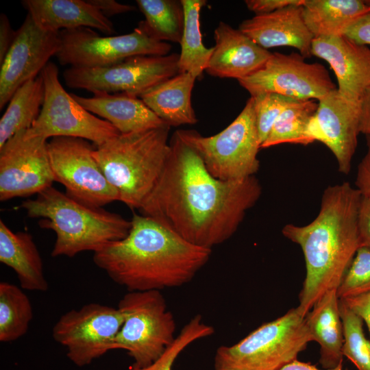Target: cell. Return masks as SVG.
Returning <instances> with one entry per match:
<instances>
[{
	"label": "cell",
	"instance_id": "obj_1",
	"mask_svg": "<svg viewBox=\"0 0 370 370\" xmlns=\"http://www.w3.org/2000/svg\"><path fill=\"white\" fill-rule=\"evenodd\" d=\"M169 146L164 169L138 210L186 241L212 249L235 234L260 199L262 186L255 176L215 178L178 130Z\"/></svg>",
	"mask_w": 370,
	"mask_h": 370
},
{
	"label": "cell",
	"instance_id": "obj_2",
	"mask_svg": "<svg viewBox=\"0 0 370 370\" xmlns=\"http://www.w3.org/2000/svg\"><path fill=\"white\" fill-rule=\"evenodd\" d=\"M123 239L94 252L93 262L129 291H161L190 282L212 249L195 245L153 219L133 213Z\"/></svg>",
	"mask_w": 370,
	"mask_h": 370
},
{
	"label": "cell",
	"instance_id": "obj_3",
	"mask_svg": "<svg viewBox=\"0 0 370 370\" xmlns=\"http://www.w3.org/2000/svg\"><path fill=\"white\" fill-rule=\"evenodd\" d=\"M361 197L347 182L329 186L313 221L282 228L284 236L299 245L304 257L306 277L297 307L303 316L327 291L337 290L360 247L358 212Z\"/></svg>",
	"mask_w": 370,
	"mask_h": 370
},
{
	"label": "cell",
	"instance_id": "obj_4",
	"mask_svg": "<svg viewBox=\"0 0 370 370\" xmlns=\"http://www.w3.org/2000/svg\"><path fill=\"white\" fill-rule=\"evenodd\" d=\"M20 207L29 217L40 218V227L55 232L52 257L94 253L108 243L124 238L132 225L120 214L83 204L52 186Z\"/></svg>",
	"mask_w": 370,
	"mask_h": 370
},
{
	"label": "cell",
	"instance_id": "obj_5",
	"mask_svg": "<svg viewBox=\"0 0 370 370\" xmlns=\"http://www.w3.org/2000/svg\"><path fill=\"white\" fill-rule=\"evenodd\" d=\"M168 125L119 134L96 147L92 155L119 201L138 210L157 183L168 159Z\"/></svg>",
	"mask_w": 370,
	"mask_h": 370
},
{
	"label": "cell",
	"instance_id": "obj_6",
	"mask_svg": "<svg viewBox=\"0 0 370 370\" xmlns=\"http://www.w3.org/2000/svg\"><path fill=\"white\" fill-rule=\"evenodd\" d=\"M312 341L305 316L297 307L291 308L237 343L219 347L214 356V369L280 370L297 359Z\"/></svg>",
	"mask_w": 370,
	"mask_h": 370
},
{
	"label": "cell",
	"instance_id": "obj_7",
	"mask_svg": "<svg viewBox=\"0 0 370 370\" xmlns=\"http://www.w3.org/2000/svg\"><path fill=\"white\" fill-rule=\"evenodd\" d=\"M196 151L215 178L234 181L255 176L260 169V149L253 97L237 117L221 132L204 136L191 130H177Z\"/></svg>",
	"mask_w": 370,
	"mask_h": 370
},
{
	"label": "cell",
	"instance_id": "obj_8",
	"mask_svg": "<svg viewBox=\"0 0 370 370\" xmlns=\"http://www.w3.org/2000/svg\"><path fill=\"white\" fill-rule=\"evenodd\" d=\"M117 308L123 325L113 350L123 349L134 367H144L158 359L174 341L176 324L160 291H129Z\"/></svg>",
	"mask_w": 370,
	"mask_h": 370
},
{
	"label": "cell",
	"instance_id": "obj_9",
	"mask_svg": "<svg viewBox=\"0 0 370 370\" xmlns=\"http://www.w3.org/2000/svg\"><path fill=\"white\" fill-rule=\"evenodd\" d=\"M45 98L40 114L26 130L30 137L45 139L73 137L92 141L96 147L121 134L110 123L86 110L63 88L56 64L49 62L40 73Z\"/></svg>",
	"mask_w": 370,
	"mask_h": 370
},
{
	"label": "cell",
	"instance_id": "obj_10",
	"mask_svg": "<svg viewBox=\"0 0 370 370\" xmlns=\"http://www.w3.org/2000/svg\"><path fill=\"white\" fill-rule=\"evenodd\" d=\"M180 55L136 56L117 63L99 67L70 66L63 73L71 88L92 93H126L139 97L158 84L180 73Z\"/></svg>",
	"mask_w": 370,
	"mask_h": 370
},
{
	"label": "cell",
	"instance_id": "obj_11",
	"mask_svg": "<svg viewBox=\"0 0 370 370\" xmlns=\"http://www.w3.org/2000/svg\"><path fill=\"white\" fill-rule=\"evenodd\" d=\"M61 48L56 57L62 65L99 67L136 56H166L171 45L152 36L142 21L132 32L102 36L90 28L59 32Z\"/></svg>",
	"mask_w": 370,
	"mask_h": 370
},
{
	"label": "cell",
	"instance_id": "obj_12",
	"mask_svg": "<svg viewBox=\"0 0 370 370\" xmlns=\"http://www.w3.org/2000/svg\"><path fill=\"white\" fill-rule=\"evenodd\" d=\"M47 149L54 180L65 187L67 195L95 208L119 201L117 191L95 159L88 140L54 137L48 141Z\"/></svg>",
	"mask_w": 370,
	"mask_h": 370
},
{
	"label": "cell",
	"instance_id": "obj_13",
	"mask_svg": "<svg viewBox=\"0 0 370 370\" xmlns=\"http://www.w3.org/2000/svg\"><path fill=\"white\" fill-rule=\"evenodd\" d=\"M123 322L118 308L90 303L63 314L53 327L52 336L65 347L68 358L82 367L113 350Z\"/></svg>",
	"mask_w": 370,
	"mask_h": 370
},
{
	"label": "cell",
	"instance_id": "obj_14",
	"mask_svg": "<svg viewBox=\"0 0 370 370\" xmlns=\"http://www.w3.org/2000/svg\"><path fill=\"white\" fill-rule=\"evenodd\" d=\"M238 81L251 96L272 92L299 101H318L337 89L324 66L297 53H271L262 68Z\"/></svg>",
	"mask_w": 370,
	"mask_h": 370
},
{
	"label": "cell",
	"instance_id": "obj_15",
	"mask_svg": "<svg viewBox=\"0 0 370 370\" xmlns=\"http://www.w3.org/2000/svg\"><path fill=\"white\" fill-rule=\"evenodd\" d=\"M21 130L0 148V200L38 195L55 182L47 140Z\"/></svg>",
	"mask_w": 370,
	"mask_h": 370
},
{
	"label": "cell",
	"instance_id": "obj_16",
	"mask_svg": "<svg viewBox=\"0 0 370 370\" xmlns=\"http://www.w3.org/2000/svg\"><path fill=\"white\" fill-rule=\"evenodd\" d=\"M60 48L59 32L40 29L27 14L0 64L1 110L21 86L40 74Z\"/></svg>",
	"mask_w": 370,
	"mask_h": 370
},
{
	"label": "cell",
	"instance_id": "obj_17",
	"mask_svg": "<svg viewBox=\"0 0 370 370\" xmlns=\"http://www.w3.org/2000/svg\"><path fill=\"white\" fill-rule=\"evenodd\" d=\"M360 102L343 97L337 89L318 100L308 133L313 141L324 144L334 156L338 171L347 175L358 144L360 132Z\"/></svg>",
	"mask_w": 370,
	"mask_h": 370
},
{
	"label": "cell",
	"instance_id": "obj_18",
	"mask_svg": "<svg viewBox=\"0 0 370 370\" xmlns=\"http://www.w3.org/2000/svg\"><path fill=\"white\" fill-rule=\"evenodd\" d=\"M311 55L326 61L335 73L338 93L359 103L370 88V49L345 35L314 38Z\"/></svg>",
	"mask_w": 370,
	"mask_h": 370
},
{
	"label": "cell",
	"instance_id": "obj_19",
	"mask_svg": "<svg viewBox=\"0 0 370 370\" xmlns=\"http://www.w3.org/2000/svg\"><path fill=\"white\" fill-rule=\"evenodd\" d=\"M302 4L255 15L243 21L238 29L265 49L292 47L304 58L310 57L314 36L304 22Z\"/></svg>",
	"mask_w": 370,
	"mask_h": 370
},
{
	"label": "cell",
	"instance_id": "obj_20",
	"mask_svg": "<svg viewBox=\"0 0 370 370\" xmlns=\"http://www.w3.org/2000/svg\"><path fill=\"white\" fill-rule=\"evenodd\" d=\"M215 45L206 71L220 78L240 80L263 66L272 53L230 25L220 22L214 32Z\"/></svg>",
	"mask_w": 370,
	"mask_h": 370
},
{
	"label": "cell",
	"instance_id": "obj_21",
	"mask_svg": "<svg viewBox=\"0 0 370 370\" xmlns=\"http://www.w3.org/2000/svg\"><path fill=\"white\" fill-rule=\"evenodd\" d=\"M21 3L34 23L47 32L87 27L107 36L115 33L113 23L88 1L23 0Z\"/></svg>",
	"mask_w": 370,
	"mask_h": 370
},
{
	"label": "cell",
	"instance_id": "obj_22",
	"mask_svg": "<svg viewBox=\"0 0 370 370\" xmlns=\"http://www.w3.org/2000/svg\"><path fill=\"white\" fill-rule=\"evenodd\" d=\"M92 94L91 97L71 95L86 110L110 123L121 134L167 125L138 97L104 92Z\"/></svg>",
	"mask_w": 370,
	"mask_h": 370
},
{
	"label": "cell",
	"instance_id": "obj_23",
	"mask_svg": "<svg viewBox=\"0 0 370 370\" xmlns=\"http://www.w3.org/2000/svg\"><path fill=\"white\" fill-rule=\"evenodd\" d=\"M312 341L320 345L319 364L324 369L342 366L343 328L337 290L327 291L305 315Z\"/></svg>",
	"mask_w": 370,
	"mask_h": 370
},
{
	"label": "cell",
	"instance_id": "obj_24",
	"mask_svg": "<svg viewBox=\"0 0 370 370\" xmlns=\"http://www.w3.org/2000/svg\"><path fill=\"white\" fill-rule=\"evenodd\" d=\"M0 262L16 274L21 288L32 291H47L43 263L31 234L12 232L0 220Z\"/></svg>",
	"mask_w": 370,
	"mask_h": 370
},
{
	"label": "cell",
	"instance_id": "obj_25",
	"mask_svg": "<svg viewBox=\"0 0 370 370\" xmlns=\"http://www.w3.org/2000/svg\"><path fill=\"white\" fill-rule=\"evenodd\" d=\"M197 77L180 73L149 88L138 97L170 127L194 125L198 120L191 103Z\"/></svg>",
	"mask_w": 370,
	"mask_h": 370
},
{
	"label": "cell",
	"instance_id": "obj_26",
	"mask_svg": "<svg viewBox=\"0 0 370 370\" xmlns=\"http://www.w3.org/2000/svg\"><path fill=\"white\" fill-rule=\"evenodd\" d=\"M304 22L314 38L343 36L358 18L370 11L361 0H304Z\"/></svg>",
	"mask_w": 370,
	"mask_h": 370
},
{
	"label": "cell",
	"instance_id": "obj_27",
	"mask_svg": "<svg viewBox=\"0 0 370 370\" xmlns=\"http://www.w3.org/2000/svg\"><path fill=\"white\" fill-rule=\"evenodd\" d=\"M44 98L45 86L40 74L15 91L0 120V148L14 134L32 127L40 114Z\"/></svg>",
	"mask_w": 370,
	"mask_h": 370
},
{
	"label": "cell",
	"instance_id": "obj_28",
	"mask_svg": "<svg viewBox=\"0 0 370 370\" xmlns=\"http://www.w3.org/2000/svg\"><path fill=\"white\" fill-rule=\"evenodd\" d=\"M184 14V25L179 54L180 73H188L200 77L208 67L214 47L206 48L202 42L200 12L205 0H180Z\"/></svg>",
	"mask_w": 370,
	"mask_h": 370
},
{
	"label": "cell",
	"instance_id": "obj_29",
	"mask_svg": "<svg viewBox=\"0 0 370 370\" xmlns=\"http://www.w3.org/2000/svg\"><path fill=\"white\" fill-rule=\"evenodd\" d=\"M318 108L316 100L295 101L288 106L273 124L260 148L283 143L308 145L314 141L308 133L312 118Z\"/></svg>",
	"mask_w": 370,
	"mask_h": 370
},
{
	"label": "cell",
	"instance_id": "obj_30",
	"mask_svg": "<svg viewBox=\"0 0 370 370\" xmlns=\"http://www.w3.org/2000/svg\"><path fill=\"white\" fill-rule=\"evenodd\" d=\"M15 284L0 282V341H14L24 336L33 318L32 303Z\"/></svg>",
	"mask_w": 370,
	"mask_h": 370
},
{
	"label": "cell",
	"instance_id": "obj_31",
	"mask_svg": "<svg viewBox=\"0 0 370 370\" xmlns=\"http://www.w3.org/2000/svg\"><path fill=\"white\" fill-rule=\"evenodd\" d=\"M136 2L145 16L142 22L152 36L163 42L180 43L184 25L181 1L136 0Z\"/></svg>",
	"mask_w": 370,
	"mask_h": 370
},
{
	"label": "cell",
	"instance_id": "obj_32",
	"mask_svg": "<svg viewBox=\"0 0 370 370\" xmlns=\"http://www.w3.org/2000/svg\"><path fill=\"white\" fill-rule=\"evenodd\" d=\"M339 310L343 328V355L358 370H370V341L365 336L362 319L341 299Z\"/></svg>",
	"mask_w": 370,
	"mask_h": 370
},
{
	"label": "cell",
	"instance_id": "obj_33",
	"mask_svg": "<svg viewBox=\"0 0 370 370\" xmlns=\"http://www.w3.org/2000/svg\"><path fill=\"white\" fill-rule=\"evenodd\" d=\"M212 326L205 323L201 314H196L182 328L174 341L155 361L144 367H132L130 370H172L179 355L191 343L214 334Z\"/></svg>",
	"mask_w": 370,
	"mask_h": 370
},
{
	"label": "cell",
	"instance_id": "obj_34",
	"mask_svg": "<svg viewBox=\"0 0 370 370\" xmlns=\"http://www.w3.org/2000/svg\"><path fill=\"white\" fill-rule=\"evenodd\" d=\"M369 291L370 248L360 247L337 288V295L344 299Z\"/></svg>",
	"mask_w": 370,
	"mask_h": 370
},
{
	"label": "cell",
	"instance_id": "obj_35",
	"mask_svg": "<svg viewBox=\"0 0 370 370\" xmlns=\"http://www.w3.org/2000/svg\"><path fill=\"white\" fill-rule=\"evenodd\" d=\"M251 97H253L254 101V111L261 147L282 112L297 100L272 92Z\"/></svg>",
	"mask_w": 370,
	"mask_h": 370
},
{
	"label": "cell",
	"instance_id": "obj_36",
	"mask_svg": "<svg viewBox=\"0 0 370 370\" xmlns=\"http://www.w3.org/2000/svg\"><path fill=\"white\" fill-rule=\"evenodd\" d=\"M358 230L360 247L370 248V198L361 197L358 212Z\"/></svg>",
	"mask_w": 370,
	"mask_h": 370
},
{
	"label": "cell",
	"instance_id": "obj_37",
	"mask_svg": "<svg viewBox=\"0 0 370 370\" xmlns=\"http://www.w3.org/2000/svg\"><path fill=\"white\" fill-rule=\"evenodd\" d=\"M344 35L359 45H370V11L356 20Z\"/></svg>",
	"mask_w": 370,
	"mask_h": 370
},
{
	"label": "cell",
	"instance_id": "obj_38",
	"mask_svg": "<svg viewBox=\"0 0 370 370\" xmlns=\"http://www.w3.org/2000/svg\"><path fill=\"white\" fill-rule=\"evenodd\" d=\"M304 0H246L247 8L256 15L268 14L292 5H299Z\"/></svg>",
	"mask_w": 370,
	"mask_h": 370
},
{
	"label": "cell",
	"instance_id": "obj_39",
	"mask_svg": "<svg viewBox=\"0 0 370 370\" xmlns=\"http://www.w3.org/2000/svg\"><path fill=\"white\" fill-rule=\"evenodd\" d=\"M356 188L362 197L370 198V138H367V151L358 166Z\"/></svg>",
	"mask_w": 370,
	"mask_h": 370
},
{
	"label": "cell",
	"instance_id": "obj_40",
	"mask_svg": "<svg viewBox=\"0 0 370 370\" xmlns=\"http://www.w3.org/2000/svg\"><path fill=\"white\" fill-rule=\"evenodd\" d=\"M341 299L367 324L370 335V291Z\"/></svg>",
	"mask_w": 370,
	"mask_h": 370
},
{
	"label": "cell",
	"instance_id": "obj_41",
	"mask_svg": "<svg viewBox=\"0 0 370 370\" xmlns=\"http://www.w3.org/2000/svg\"><path fill=\"white\" fill-rule=\"evenodd\" d=\"M16 36V31L11 27L8 17L3 13L0 14V64L4 60Z\"/></svg>",
	"mask_w": 370,
	"mask_h": 370
},
{
	"label": "cell",
	"instance_id": "obj_42",
	"mask_svg": "<svg viewBox=\"0 0 370 370\" xmlns=\"http://www.w3.org/2000/svg\"><path fill=\"white\" fill-rule=\"evenodd\" d=\"M88 1L107 18L136 10L133 5L121 3L114 0H88Z\"/></svg>",
	"mask_w": 370,
	"mask_h": 370
},
{
	"label": "cell",
	"instance_id": "obj_43",
	"mask_svg": "<svg viewBox=\"0 0 370 370\" xmlns=\"http://www.w3.org/2000/svg\"><path fill=\"white\" fill-rule=\"evenodd\" d=\"M360 132L370 138V88L360 100Z\"/></svg>",
	"mask_w": 370,
	"mask_h": 370
},
{
	"label": "cell",
	"instance_id": "obj_44",
	"mask_svg": "<svg viewBox=\"0 0 370 370\" xmlns=\"http://www.w3.org/2000/svg\"><path fill=\"white\" fill-rule=\"evenodd\" d=\"M280 370H344L342 366L332 369H321L310 362H304L297 359L283 367Z\"/></svg>",
	"mask_w": 370,
	"mask_h": 370
},
{
	"label": "cell",
	"instance_id": "obj_45",
	"mask_svg": "<svg viewBox=\"0 0 370 370\" xmlns=\"http://www.w3.org/2000/svg\"><path fill=\"white\" fill-rule=\"evenodd\" d=\"M365 2L370 7V0L365 1Z\"/></svg>",
	"mask_w": 370,
	"mask_h": 370
}]
</instances>
